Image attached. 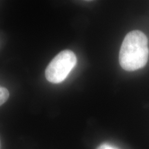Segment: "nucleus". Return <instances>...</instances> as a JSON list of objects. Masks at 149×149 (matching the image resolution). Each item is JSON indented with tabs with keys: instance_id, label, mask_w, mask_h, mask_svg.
I'll list each match as a JSON object with an SVG mask.
<instances>
[{
	"instance_id": "20e7f679",
	"label": "nucleus",
	"mask_w": 149,
	"mask_h": 149,
	"mask_svg": "<svg viewBox=\"0 0 149 149\" xmlns=\"http://www.w3.org/2000/svg\"><path fill=\"white\" fill-rule=\"evenodd\" d=\"M97 149H119L116 148V147L112 146L111 144H102L100 145Z\"/></svg>"
},
{
	"instance_id": "39448f33",
	"label": "nucleus",
	"mask_w": 149,
	"mask_h": 149,
	"mask_svg": "<svg viewBox=\"0 0 149 149\" xmlns=\"http://www.w3.org/2000/svg\"><path fill=\"white\" fill-rule=\"evenodd\" d=\"M0 148H1V142H0Z\"/></svg>"
},
{
	"instance_id": "f257e3e1",
	"label": "nucleus",
	"mask_w": 149,
	"mask_h": 149,
	"mask_svg": "<svg viewBox=\"0 0 149 149\" xmlns=\"http://www.w3.org/2000/svg\"><path fill=\"white\" fill-rule=\"evenodd\" d=\"M148 38L140 31H130L121 46L119 61L126 71H134L146 66L149 56Z\"/></svg>"
},
{
	"instance_id": "f03ea898",
	"label": "nucleus",
	"mask_w": 149,
	"mask_h": 149,
	"mask_svg": "<svg viewBox=\"0 0 149 149\" xmlns=\"http://www.w3.org/2000/svg\"><path fill=\"white\" fill-rule=\"evenodd\" d=\"M77 63L75 54L70 50H65L57 54L46 69V79L50 82L58 84L67 77Z\"/></svg>"
},
{
	"instance_id": "7ed1b4c3",
	"label": "nucleus",
	"mask_w": 149,
	"mask_h": 149,
	"mask_svg": "<svg viewBox=\"0 0 149 149\" xmlns=\"http://www.w3.org/2000/svg\"><path fill=\"white\" fill-rule=\"evenodd\" d=\"M9 97V92L6 88L0 86V106L5 103Z\"/></svg>"
}]
</instances>
